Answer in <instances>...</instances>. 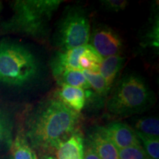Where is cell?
Here are the masks:
<instances>
[{
    "label": "cell",
    "mask_w": 159,
    "mask_h": 159,
    "mask_svg": "<svg viewBox=\"0 0 159 159\" xmlns=\"http://www.w3.org/2000/svg\"><path fill=\"white\" fill-rule=\"evenodd\" d=\"M136 134L140 141L141 144L144 145L143 149L149 158L151 159H159V139L150 138L136 131Z\"/></svg>",
    "instance_id": "19"
},
{
    "label": "cell",
    "mask_w": 159,
    "mask_h": 159,
    "mask_svg": "<svg viewBox=\"0 0 159 159\" xmlns=\"http://www.w3.org/2000/svg\"><path fill=\"white\" fill-rule=\"evenodd\" d=\"M134 130L150 138L158 139L159 121L157 117H142L135 122Z\"/></svg>",
    "instance_id": "17"
},
{
    "label": "cell",
    "mask_w": 159,
    "mask_h": 159,
    "mask_svg": "<svg viewBox=\"0 0 159 159\" xmlns=\"http://www.w3.org/2000/svg\"><path fill=\"white\" fill-rule=\"evenodd\" d=\"M102 59V57L89 43L86 45L85 50L80 57L79 63L82 70L99 73Z\"/></svg>",
    "instance_id": "16"
},
{
    "label": "cell",
    "mask_w": 159,
    "mask_h": 159,
    "mask_svg": "<svg viewBox=\"0 0 159 159\" xmlns=\"http://www.w3.org/2000/svg\"><path fill=\"white\" fill-rule=\"evenodd\" d=\"M99 130L118 150L142 145L134 129L125 123L113 122Z\"/></svg>",
    "instance_id": "7"
},
{
    "label": "cell",
    "mask_w": 159,
    "mask_h": 159,
    "mask_svg": "<svg viewBox=\"0 0 159 159\" xmlns=\"http://www.w3.org/2000/svg\"><path fill=\"white\" fill-rule=\"evenodd\" d=\"M80 113L57 98L41 102L26 119L25 136L33 150L53 153L59 145L79 130Z\"/></svg>",
    "instance_id": "1"
},
{
    "label": "cell",
    "mask_w": 159,
    "mask_h": 159,
    "mask_svg": "<svg viewBox=\"0 0 159 159\" xmlns=\"http://www.w3.org/2000/svg\"><path fill=\"white\" fill-rule=\"evenodd\" d=\"M86 45L69 49L66 52H59L51 63L54 77L66 70L82 71L79 61L81 55L85 50Z\"/></svg>",
    "instance_id": "8"
},
{
    "label": "cell",
    "mask_w": 159,
    "mask_h": 159,
    "mask_svg": "<svg viewBox=\"0 0 159 159\" xmlns=\"http://www.w3.org/2000/svg\"><path fill=\"white\" fill-rule=\"evenodd\" d=\"M59 85H66L69 86L83 89L88 92L93 93L86 79L80 70H66L55 77Z\"/></svg>",
    "instance_id": "15"
},
{
    "label": "cell",
    "mask_w": 159,
    "mask_h": 159,
    "mask_svg": "<svg viewBox=\"0 0 159 159\" xmlns=\"http://www.w3.org/2000/svg\"><path fill=\"white\" fill-rule=\"evenodd\" d=\"M156 102L152 90L142 77L125 75L106 101V111L113 118H124L148 111Z\"/></svg>",
    "instance_id": "3"
},
{
    "label": "cell",
    "mask_w": 159,
    "mask_h": 159,
    "mask_svg": "<svg viewBox=\"0 0 159 159\" xmlns=\"http://www.w3.org/2000/svg\"><path fill=\"white\" fill-rule=\"evenodd\" d=\"M118 152L119 159H146L148 157L142 145L121 149Z\"/></svg>",
    "instance_id": "20"
},
{
    "label": "cell",
    "mask_w": 159,
    "mask_h": 159,
    "mask_svg": "<svg viewBox=\"0 0 159 159\" xmlns=\"http://www.w3.org/2000/svg\"><path fill=\"white\" fill-rule=\"evenodd\" d=\"M101 2L105 9L113 12L123 11L128 4L125 0H103Z\"/></svg>",
    "instance_id": "21"
},
{
    "label": "cell",
    "mask_w": 159,
    "mask_h": 159,
    "mask_svg": "<svg viewBox=\"0 0 159 159\" xmlns=\"http://www.w3.org/2000/svg\"><path fill=\"white\" fill-rule=\"evenodd\" d=\"M146 159H151V158H149V157H148V158H147Z\"/></svg>",
    "instance_id": "24"
},
{
    "label": "cell",
    "mask_w": 159,
    "mask_h": 159,
    "mask_svg": "<svg viewBox=\"0 0 159 159\" xmlns=\"http://www.w3.org/2000/svg\"><path fill=\"white\" fill-rule=\"evenodd\" d=\"M83 159H100L99 158L98 155L95 152L94 149L90 144H89L86 147V148L84 149V156Z\"/></svg>",
    "instance_id": "22"
},
{
    "label": "cell",
    "mask_w": 159,
    "mask_h": 159,
    "mask_svg": "<svg viewBox=\"0 0 159 159\" xmlns=\"http://www.w3.org/2000/svg\"><path fill=\"white\" fill-rule=\"evenodd\" d=\"M91 47L102 58L119 55L122 50V41L119 35L108 26L99 25L91 33Z\"/></svg>",
    "instance_id": "6"
},
{
    "label": "cell",
    "mask_w": 159,
    "mask_h": 159,
    "mask_svg": "<svg viewBox=\"0 0 159 159\" xmlns=\"http://www.w3.org/2000/svg\"><path fill=\"white\" fill-rule=\"evenodd\" d=\"M13 117L5 107L0 105V152L11 148L13 142Z\"/></svg>",
    "instance_id": "13"
},
{
    "label": "cell",
    "mask_w": 159,
    "mask_h": 159,
    "mask_svg": "<svg viewBox=\"0 0 159 159\" xmlns=\"http://www.w3.org/2000/svg\"><path fill=\"white\" fill-rule=\"evenodd\" d=\"M89 144L100 159H119L118 149L97 129L89 136Z\"/></svg>",
    "instance_id": "11"
},
{
    "label": "cell",
    "mask_w": 159,
    "mask_h": 159,
    "mask_svg": "<svg viewBox=\"0 0 159 159\" xmlns=\"http://www.w3.org/2000/svg\"><path fill=\"white\" fill-rule=\"evenodd\" d=\"M83 74L90 85L92 91H94L100 97H105L108 94L109 90L107 88L106 83L99 73L93 72L88 70H82Z\"/></svg>",
    "instance_id": "18"
},
{
    "label": "cell",
    "mask_w": 159,
    "mask_h": 159,
    "mask_svg": "<svg viewBox=\"0 0 159 159\" xmlns=\"http://www.w3.org/2000/svg\"><path fill=\"white\" fill-rule=\"evenodd\" d=\"M41 159H56V158H53L52 156H45V157H43V158H42Z\"/></svg>",
    "instance_id": "23"
},
{
    "label": "cell",
    "mask_w": 159,
    "mask_h": 159,
    "mask_svg": "<svg viewBox=\"0 0 159 159\" xmlns=\"http://www.w3.org/2000/svg\"><path fill=\"white\" fill-rule=\"evenodd\" d=\"M57 159H83L84 142L78 130L65 142L61 143L56 152Z\"/></svg>",
    "instance_id": "10"
},
{
    "label": "cell",
    "mask_w": 159,
    "mask_h": 159,
    "mask_svg": "<svg viewBox=\"0 0 159 159\" xmlns=\"http://www.w3.org/2000/svg\"><path fill=\"white\" fill-rule=\"evenodd\" d=\"M39 63L25 46L11 41L0 42V83L23 86L35 78Z\"/></svg>",
    "instance_id": "4"
},
{
    "label": "cell",
    "mask_w": 159,
    "mask_h": 159,
    "mask_svg": "<svg viewBox=\"0 0 159 159\" xmlns=\"http://www.w3.org/2000/svg\"><path fill=\"white\" fill-rule=\"evenodd\" d=\"M125 61V57L120 55H114L102 59L99 73L105 80L107 88L109 91L112 88L119 71L124 65Z\"/></svg>",
    "instance_id": "12"
},
{
    "label": "cell",
    "mask_w": 159,
    "mask_h": 159,
    "mask_svg": "<svg viewBox=\"0 0 159 159\" xmlns=\"http://www.w3.org/2000/svg\"><path fill=\"white\" fill-rule=\"evenodd\" d=\"M61 86V88L57 91V99L71 110L77 113L80 112L84 108L87 97L93 94V93L88 92L80 88L66 85H62Z\"/></svg>",
    "instance_id": "9"
},
{
    "label": "cell",
    "mask_w": 159,
    "mask_h": 159,
    "mask_svg": "<svg viewBox=\"0 0 159 159\" xmlns=\"http://www.w3.org/2000/svg\"><path fill=\"white\" fill-rule=\"evenodd\" d=\"M61 0H19L13 4L12 16L3 24L6 32L44 40L49 23Z\"/></svg>",
    "instance_id": "2"
},
{
    "label": "cell",
    "mask_w": 159,
    "mask_h": 159,
    "mask_svg": "<svg viewBox=\"0 0 159 159\" xmlns=\"http://www.w3.org/2000/svg\"><path fill=\"white\" fill-rule=\"evenodd\" d=\"M11 159H12V158H11Z\"/></svg>",
    "instance_id": "25"
},
{
    "label": "cell",
    "mask_w": 159,
    "mask_h": 159,
    "mask_svg": "<svg viewBox=\"0 0 159 159\" xmlns=\"http://www.w3.org/2000/svg\"><path fill=\"white\" fill-rule=\"evenodd\" d=\"M91 34L89 19L85 12L73 7L58 21L54 34V44L61 52L89 44Z\"/></svg>",
    "instance_id": "5"
},
{
    "label": "cell",
    "mask_w": 159,
    "mask_h": 159,
    "mask_svg": "<svg viewBox=\"0 0 159 159\" xmlns=\"http://www.w3.org/2000/svg\"><path fill=\"white\" fill-rule=\"evenodd\" d=\"M10 149L12 159H38L36 152L29 144L22 130L18 132Z\"/></svg>",
    "instance_id": "14"
}]
</instances>
